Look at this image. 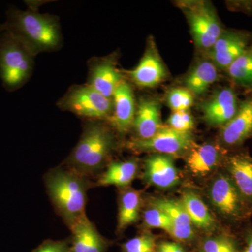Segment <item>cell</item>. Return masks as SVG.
Instances as JSON below:
<instances>
[{"instance_id": "1", "label": "cell", "mask_w": 252, "mask_h": 252, "mask_svg": "<svg viewBox=\"0 0 252 252\" xmlns=\"http://www.w3.org/2000/svg\"><path fill=\"white\" fill-rule=\"evenodd\" d=\"M2 29L11 34L34 55L53 52L62 48L63 37L59 18L42 14L36 9L21 10L11 6L6 12Z\"/></svg>"}, {"instance_id": "2", "label": "cell", "mask_w": 252, "mask_h": 252, "mask_svg": "<svg viewBox=\"0 0 252 252\" xmlns=\"http://www.w3.org/2000/svg\"><path fill=\"white\" fill-rule=\"evenodd\" d=\"M50 198L69 228L85 216L86 193L89 188L84 175L74 170L58 168L45 178Z\"/></svg>"}, {"instance_id": "3", "label": "cell", "mask_w": 252, "mask_h": 252, "mask_svg": "<svg viewBox=\"0 0 252 252\" xmlns=\"http://www.w3.org/2000/svg\"><path fill=\"white\" fill-rule=\"evenodd\" d=\"M103 121H88L80 140L68 158L72 170L81 175L100 170L114 148V135Z\"/></svg>"}, {"instance_id": "4", "label": "cell", "mask_w": 252, "mask_h": 252, "mask_svg": "<svg viewBox=\"0 0 252 252\" xmlns=\"http://www.w3.org/2000/svg\"><path fill=\"white\" fill-rule=\"evenodd\" d=\"M22 43L2 29L0 34V79L5 90L14 92L29 81L34 59Z\"/></svg>"}, {"instance_id": "5", "label": "cell", "mask_w": 252, "mask_h": 252, "mask_svg": "<svg viewBox=\"0 0 252 252\" xmlns=\"http://www.w3.org/2000/svg\"><path fill=\"white\" fill-rule=\"evenodd\" d=\"M61 110L89 121H107L113 112L112 99L105 97L89 84L71 86L57 102Z\"/></svg>"}, {"instance_id": "6", "label": "cell", "mask_w": 252, "mask_h": 252, "mask_svg": "<svg viewBox=\"0 0 252 252\" xmlns=\"http://www.w3.org/2000/svg\"><path fill=\"white\" fill-rule=\"evenodd\" d=\"M183 9L196 45L211 49L223 32L214 9L203 1L186 2Z\"/></svg>"}, {"instance_id": "7", "label": "cell", "mask_w": 252, "mask_h": 252, "mask_svg": "<svg viewBox=\"0 0 252 252\" xmlns=\"http://www.w3.org/2000/svg\"><path fill=\"white\" fill-rule=\"evenodd\" d=\"M193 136L190 132H182L170 127H162L154 137L147 140L133 139L127 143V148L137 152H158L176 155L192 147Z\"/></svg>"}, {"instance_id": "8", "label": "cell", "mask_w": 252, "mask_h": 252, "mask_svg": "<svg viewBox=\"0 0 252 252\" xmlns=\"http://www.w3.org/2000/svg\"><path fill=\"white\" fill-rule=\"evenodd\" d=\"M209 195L214 206L223 216L233 220L241 216L243 197L228 176H218L212 182Z\"/></svg>"}, {"instance_id": "9", "label": "cell", "mask_w": 252, "mask_h": 252, "mask_svg": "<svg viewBox=\"0 0 252 252\" xmlns=\"http://www.w3.org/2000/svg\"><path fill=\"white\" fill-rule=\"evenodd\" d=\"M88 66L89 75L86 84L99 94L112 99L116 88L124 79L114 58L112 56L93 58L89 61Z\"/></svg>"}, {"instance_id": "10", "label": "cell", "mask_w": 252, "mask_h": 252, "mask_svg": "<svg viewBox=\"0 0 252 252\" xmlns=\"http://www.w3.org/2000/svg\"><path fill=\"white\" fill-rule=\"evenodd\" d=\"M113 112L108 122L121 135L127 133L133 126L136 108L132 87L123 79L112 96Z\"/></svg>"}, {"instance_id": "11", "label": "cell", "mask_w": 252, "mask_h": 252, "mask_svg": "<svg viewBox=\"0 0 252 252\" xmlns=\"http://www.w3.org/2000/svg\"><path fill=\"white\" fill-rule=\"evenodd\" d=\"M126 74L136 86L140 88H153L166 77L165 67L152 43L139 64L134 69L126 71Z\"/></svg>"}, {"instance_id": "12", "label": "cell", "mask_w": 252, "mask_h": 252, "mask_svg": "<svg viewBox=\"0 0 252 252\" xmlns=\"http://www.w3.org/2000/svg\"><path fill=\"white\" fill-rule=\"evenodd\" d=\"M246 36L236 32H223L207 56L215 65L228 68L248 49Z\"/></svg>"}, {"instance_id": "13", "label": "cell", "mask_w": 252, "mask_h": 252, "mask_svg": "<svg viewBox=\"0 0 252 252\" xmlns=\"http://www.w3.org/2000/svg\"><path fill=\"white\" fill-rule=\"evenodd\" d=\"M238 98L234 91L224 89L217 92L202 107L205 122L213 126H223L238 111Z\"/></svg>"}, {"instance_id": "14", "label": "cell", "mask_w": 252, "mask_h": 252, "mask_svg": "<svg viewBox=\"0 0 252 252\" xmlns=\"http://www.w3.org/2000/svg\"><path fill=\"white\" fill-rule=\"evenodd\" d=\"M72 237L69 252H106L109 244L86 215L71 227Z\"/></svg>"}, {"instance_id": "15", "label": "cell", "mask_w": 252, "mask_h": 252, "mask_svg": "<svg viewBox=\"0 0 252 252\" xmlns=\"http://www.w3.org/2000/svg\"><path fill=\"white\" fill-rule=\"evenodd\" d=\"M144 177L148 183L160 189H170L178 185V170L170 157L156 155L144 162Z\"/></svg>"}, {"instance_id": "16", "label": "cell", "mask_w": 252, "mask_h": 252, "mask_svg": "<svg viewBox=\"0 0 252 252\" xmlns=\"http://www.w3.org/2000/svg\"><path fill=\"white\" fill-rule=\"evenodd\" d=\"M252 134V97L239 104L238 111L222 127L221 139L227 145L241 144Z\"/></svg>"}, {"instance_id": "17", "label": "cell", "mask_w": 252, "mask_h": 252, "mask_svg": "<svg viewBox=\"0 0 252 252\" xmlns=\"http://www.w3.org/2000/svg\"><path fill=\"white\" fill-rule=\"evenodd\" d=\"M132 127L137 139L147 140L154 137L162 128L160 107L158 102L152 98H142L136 109Z\"/></svg>"}, {"instance_id": "18", "label": "cell", "mask_w": 252, "mask_h": 252, "mask_svg": "<svg viewBox=\"0 0 252 252\" xmlns=\"http://www.w3.org/2000/svg\"><path fill=\"white\" fill-rule=\"evenodd\" d=\"M220 157V151L213 144H203L191 149L187 157V166L194 175L203 177L217 166Z\"/></svg>"}, {"instance_id": "19", "label": "cell", "mask_w": 252, "mask_h": 252, "mask_svg": "<svg viewBox=\"0 0 252 252\" xmlns=\"http://www.w3.org/2000/svg\"><path fill=\"white\" fill-rule=\"evenodd\" d=\"M188 214L192 225L204 231H212L216 226V221L203 200L191 191L184 193L181 200Z\"/></svg>"}, {"instance_id": "20", "label": "cell", "mask_w": 252, "mask_h": 252, "mask_svg": "<svg viewBox=\"0 0 252 252\" xmlns=\"http://www.w3.org/2000/svg\"><path fill=\"white\" fill-rule=\"evenodd\" d=\"M228 169L243 198L252 200V160L242 156L230 158Z\"/></svg>"}, {"instance_id": "21", "label": "cell", "mask_w": 252, "mask_h": 252, "mask_svg": "<svg viewBox=\"0 0 252 252\" xmlns=\"http://www.w3.org/2000/svg\"><path fill=\"white\" fill-rule=\"evenodd\" d=\"M137 172L138 164L134 159L126 161L112 162L101 176L97 185L127 187L135 180Z\"/></svg>"}, {"instance_id": "22", "label": "cell", "mask_w": 252, "mask_h": 252, "mask_svg": "<svg viewBox=\"0 0 252 252\" xmlns=\"http://www.w3.org/2000/svg\"><path fill=\"white\" fill-rule=\"evenodd\" d=\"M218 78L216 65L210 61L199 63L186 78L187 89L193 94H201L208 89Z\"/></svg>"}, {"instance_id": "23", "label": "cell", "mask_w": 252, "mask_h": 252, "mask_svg": "<svg viewBox=\"0 0 252 252\" xmlns=\"http://www.w3.org/2000/svg\"><path fill=\"white\" fill-rule=\"evenodd\" d=\"M142 205L140 192L129 189L123 192L119 199L118 230H123L139 220Z\"/></svg>"}, {"instance_id": "24", "label": "cell", "mask_w": 252, "mask_h": 252, "mask_svg": "<svg viewBox=\"0 0 252 252\" xmlns=\"http://www.w3.org/2000/svg\"><path fill=\"white\" fill-rule=\"evenodd\" d=\"M227 69L235 82L242 86H252V48H248Z\"/></svg>"}, {"instance_id": "25", "label": "cell", "mask_w": 252, "mask_h": 252, "mask_svg": "<svg viewBox=\"0 0 252 252\" xmlns=\"http://www.w3.org/2000/svg\"><path fill=\"white\" fill-rule=\"evenodd\" d=\"M151 206L156 207L166 214L173 224H191L188 214L181 201L168 198L154 199L151 202Z\"/></svg>"}, {"instance_id": "26", "label": "cell", "mask_w": 252, "mask_h": 252, "mask_svg": "<svg viewBox=\"0 0 252 252\" xmlns=\"http://www.w3.org/2000/svg\"><path fill=\"white\" fill-rule=\"evenodd\" d=\"M199 252H239L234 239L220 235L205 239L200 245Z\"/></svg>"}, {"instance_id": "27", "label": "cell", "mask_w": 252, "mask_h": 252, "mask_svg": "<svg viewBox=\"0 0 252 252\" xmlns=\"http://www.w3.org/2000/svg\"><path fill=\"white\" fill-rule=\"evenodd\" d=\"M122 252H157L156 238L149 233H144L123 244Z\"/></svg>"}, {"instance_id": "28", "label": "cell", "mask_w": 252, "mask_h": 252, "mask_svg": "<svg viewBox=\"0 0 252 252\" xmlns=\"http://www.w3.org/2000/svg\"><path fill=\"white\" fill-rule=\"evenodd\" d=\"M167 104L173 112L188 111L193 105V94L187 89H174L168 93Z\"/></svg>"}, {"instance_id": "29", "label": "cell", "mask_w": 252, "mask_h": 252, "mask_svg": "<svg viewBox=\"0 0 252 252\" xmlns=\"http://www.w3.org/2000/svg\"><path fill=\"white\" fill-rule=\"evenodd\" d=\"M143 220L144 224L147 227L159 228L166 232L172 224L171 220L166 214L152 206L144 212Z\"/></svg>"}, {"instance_id": "30", "label": "cell", "mask_w": 252, "mask_h": 252, "mask_svg": "<svg viewBox=\"0 0 252 252\" xmlns=\"http://www.w3.org/2000/svg\"><path fill=\"white\" fill-rule=\"evenodd\" d=\"M168 127L182 132H190L194 127V120L188 111L173 112L167 120Z\"/></svg>"}, {"instance_id": "31", "label": "cell", "mask_w": 252, "mask_h": 252, "mask_svg": "<svg viewBox=\"0 0 252 252\" xmlns=\"http://www.w3.org/2000/svg\"><path fill=\"white\" fill-rule=\"evenodd\" d=\"M167 233L175 240L183 243L191 241L195 237L193 225H177L172 223Z\"/></svg>"}, {"instance_id": "32", "label": "cell", "mask_w": 252, "mask_h": 252, "mask_svg": "<svg viewBox=\"0 0 252 252\" xmlns=\"http://www.w3.org/2000/svg\"><path fill=\"white\" fill-rule=\"evenodd\" d=\"M70 241L64 240H46L32 252H69Z\"/></svg>"}, {"instance_id": "33", "label": "cell", "mask_w": 252, "mask_h": 252, "mask_svg": "<svg viewBox=\"0 0 252 252\" xmlns=\"http://www.w3.org/2000/svg\"><path fill=\"white\" fill-rule=\"evenodd\" d=\"M157 252H186L185 249L175 242H162L157 245Z\"/></svg>"}, {"instance_id": "34", "label": "cell", "mask_w": 252, "mask_h": 252, "mask_svg": "<svg viewBox=\"0 0 252 252\" xmlns=\"http://www.w3.org/2000/svg\"><path fill=\"white\" fill-rule=\"evenodd\" d=\"M243 252H252V233L247 236Z\"/></svg>"}, {"instance_id": "35", "label": "cell", "mask_w": 252, "mask_h": 252, "mask_svg": "<svg viewBox=\"0 0 252 252\" xmlns=\"http://www.w3.org/2000/svg\"><path fill=\"white\" fill-rule=\"evenodd\" d=\"M1 31H2V27H1V23H0V34H1Z\"/></svg>"}]
</instances>
